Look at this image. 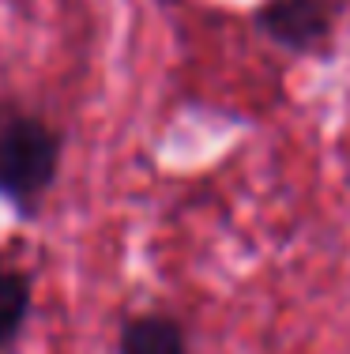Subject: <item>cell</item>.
<instances>
[{"label": "cell", "instance_id": "6da1fadb", "mask_svg": "<svg viewBox=\"0 0 350 354\" xmlns=\"http://www.w3.org/2000/svg\"><path fill=\"white\" fill-rule=\"evenodd\" d=\"M61 170V132L35 113L0 117V196L35 215Z\"/></svg>", "mask_w": 350, "mask_h": 354}, {"label": "cell", "instance_id": "7a4b0ae2", "mask_svg": "<svg viewBox=\"0 0 350 354\" xmlns=\"http://www.w3.org/2000/svg\"><path fill=\"white\" fill-rule=\"evenodd\" d=\"M336 12L328 0H264L256 8V30L286 53H313L331 38Z\"/></svg>", "mask_w": 350, "mask_h": 354}, {"label": "cell", "instance_id": "3957f363", "mask_svg": "<svg viewBox=\"0 0 350 354\" xmlns=\"http://www.w3.org/2000/svg\"><path fill=\"white\" fill-rule=\"evenodd\" d=\"M117 354H188V335L173 317L144 313L124 320L117 335Z\"/></svg>", "mask_w": 350, "mask_h": 354}, {"label": "cell", "instance_id": "277c9868", "mask_svg": "<svg viewBox=\"0 0 350 354\" xmlns=\"http://www.w3.org/2000/svg\"><path fill=\"white\" fill-rule=\"evenodd\" d=\"M30 313V279L0 260V351L23 332Z\"/></svg>", "mask_w": 350, "mask_h": 354}]
</instances>
